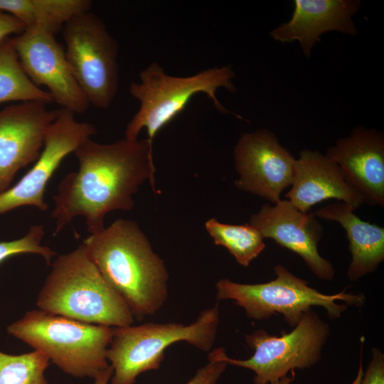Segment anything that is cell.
Segmentation results:
<instances>
[{"mask_svg":"<svg viewBox=\"0 0 384 384\" xmlns=\"http://www.w3.org/2000/svg\"><path fill=\"white\" fill-rule=\"evenodd\" d=\"M74 154L78 171L62 179L53 196L55 234L76 216L85 218L90 234L99 233L105 228L109 212L132 209V197L145 181L149 180L155 191L153 145L147 139L124 137L101 144L89 138Z\"/></svg>","mask_w":384,"mask_h":384,"instance_id":"cell-1","label":"cell"},{"mask_svg":"<svg viewBox=\"0 0 384 384\" xmlns=\"http://www.w3.org/2000/svg\"><path fill=\"white\" fill-rule=\"evenodd\" d=\"M82 244L135 319L140 321L163 306L169 294V272L135 221L117 219Z\"/></svg>","mask_w":384,"mask_h":384,"instance_id":"cell-2","label":"cell"},{"mask_svg":"<svg viewBox=\"0 0 384 384\" xmlns=\"http://www.w3.org/2000/svg\"><path fill=\"white\" fill-rule=\"evenodd\" d=\"M43 311L110 327L132 325L128 305L104 279L81 244L58 255L36 300Z\"/></svg>","mask_w":384,"mask_h":384,"instance_id":"cell-3","label":"cell"},{"mask_svg":"<svg viewBox=\"0 0 384 384\" xmlns=\"http://www.w3.org/2000/svg\"><path fill=\"white\" fill-rule=\"evenodd\" d=\"M6 331L44 353L70 375L95 378L110 366L107 350L112 327L31 310L9 324Z\"/></svg>","mask_w":384,"mask_h":384,"instance_id":"cell-4","label":"cell"},{"mask_svg":"<svg viewBox=\"0 0 384 384\" xmlns=\"http://www.w3.org/2000/svg\"><path fill=\"white\" fill-rule=\"evenodd\" d=\"M230 65L213 67L188 77L168 75L157 63H152L139 73V82H132L129 91L139 102V108L128 122L124 137L138 139L145 129L151 145L156 134L188 105L192 97L203 93L220 113H230L216 97L217 90H237Z\"/></svg>","mask_w":384,"mask_h":384,"instance_id":"cell-5","label":"cell"},{"mask_svg":"<svg viewBox=\"0 0 384 384\" xmlns=\"http://www.w3.org/2000/svg\"><path fill=\"white\" fill-rule=\"evenodd\" d=\"M219 326L218 305L200 313L196 320L181 323H145L112 327L107 358L113 369L111 384H134L138 375L156 370L173 343L184 341L204 351L213 348Z\"/></svg>","mask_w":384,"mask_h":384,"instance_id":"cell-6","label":"cell"},{"mask_svg":"<svg viewBox=\"0 0 384 384\" xmlns=\"http://www.w3.org/2000/svg\"><path fill=\"white\" fill-rule=\"evenodd\" d=\"M274 272L275 279L265 283L241 284L220 279L215 284L217 298L233 300L255 320L280 314L293 327L312 306H321L330 319H338L348 306L360 307L365 302L363 294L346 293L345 289L333 295L322 294L280 264L274 267Z\"/></svg>","mask_w":384,"mask_h":384,"instance_id":"cell-7","label":"cell"},{"mask_svg":"<svg viewBox=\"0 0 384 384\" xmlns=\"http://www.w3.org/2000/svg\"><path fill=\"white\" fill-rule=\"evenodd\" d=\"M62 31L66 58L78 85L90 105L107 109L119 87L117 41L91 11L70 20Z\"/></svg>","mask_w":384,"mask_h":384,"instance_id":"cell-8","label":"cell"},{"mask_svg":"<svg viewBox=\"0 0 384 384\" xmlns=\"http://www.w3.org/2000/svg\"><path fill=\"white\" fill-rule=\"evenodd\" d=\"M329 332L326 323L310 309L288 334L277 336L258 329L245 334L246 343L254 351L247 359L231 358L224 348L213 351L228 365L252 370L254 384H270L286 377L289 371L295 368L306 369L314 366L320 360Z\"/></svg>","mask_w":384,"mask_h":384,"instance_id":"cell-9","label":"cell"},{"mask_svg":"<svg viewBox=\"0 0 384 384\" xmlns=\"http://www.w3.org/2000/svg\"><path fill=\"white\" fill-rule=\"evenodd\" d=\"M95 133L92 124L77 121L73 112L60 109L47 131L38 160L14 186L0 195V214L22 206L46 210L44 193L51 176L66 156Z\"/></svg>","mask_w":384,"mask_h":384,"instance_id":"cell-10","label":"cell"},{"mask_svg":"<svg viewBox=\"0 0 384 384\" xmlns=\"http://www.w3.org/2000/svg\"><path fill=\"white\" fill-rule=\"evenodd\" d=\"M55 35L41 29H26L11 36L19 63L36 86H45L61 108L82 114L90 103L69 67L65 48Z\"/></svg>","mask_w":384,"mask_h":384,"instance_id":"cell-11","label":"cell"},{"mask_svg":"<svg viewBox=\"0 0 384 384\" xmlns=\"http://www.w3.org/2000/svg\"><path fill=\"white\" fill-rule=\"evenodd\" d=\"M235 167L239 177L234 183L239 190L257 195L273 204L290 186L296 159L267 129L243 133L234 150Z\"/></svg>","mask_w":384,"mask_h":384,"instance_id":"cell-12","label":"cell"},{"mask_svg":"<svg viewBox=\"0 0 384 384\" xmlns=\"http://www.w3.org/2000/svg\"><path fill=\"white\" fill-rule=\"evenodd\" d=\"M40 101L20 102L0 110V195L19 170L39 158L59 110Z\"/></svg>","mask_w":384,"mask_h":384,"instance_id":"cell-13","label":"cell"},{"mask_svg":"<svg viewBox=\"0 0 384 384\" xmlns=\"http://www.w3.org/2000/svg\"><path fill=\"white\" fill-rule=\"evenodd\" d=\"M249 224L263 238L272 239L299 255L319 279H333L335 270L332 264L318 250L323 227L312 213L302 212L289 201L280 199L273 206L264 204L250 217Z\"/></svg>","mask_w":384,"mask_h":384,"instance_id":"cell-14","label":"cell"},{"mask_svg":"<svg viewBox=\"0 0 384 384\" xmlns=\"http://www.w3.org/2000/svg\"><path fill=\"white\" fill-rule=\"evenodd\" d=\"M326 155L341 168L346 181L362 196L365 203L384 206V134L357 127L338 139Z\"/></svg>","mask_w":384,"mask_h":384,"instance_id":"cell-15","label":"cell"},{"mask_svg":"<svg viewBox=\"0 0 384 384\" xmlns=\"http://www.w3.org/2000/svg\"><path fill=\"white\" fill-rule=\"evenodd\" d=\"M291 18L270 33L280 43L298 41L303 53L309 58L321 36L337 31L354 36L357 33L353 16L359 10L358 0H294Z\"/></svg>","mask_w":384,"mask_h":384,"instance_id":"cell-16","label":"cell"},{"mask_svg":"<svg viewBox=\"0 0 384 384\" xmlns=\"http://www.w3.org/2000/svg\"><path fill=\"white\" fill-rule=\"evenodd\" d=\"M291 186L285 197L304 213L331 198L355 209L365 203L362 196L346 181L338 165L319 151L304 149L299 152Z\"/></svg>","mask_w":384,"mask_h":384,"instance_id":"cell-17","label":"cell"},{"mask_svg":"<svg viewBox=\"0 0 384 384\" xmlns=\"http://www.w3.org/2000/svg\"><path fill=\"white\" fill-rule=\"evenodd\" d=\"M355 210L337 201L312 213L316 218L338 222L346 230L351 254L347 276L352 282L374 272L384 260V228L363 220Z\"/></svg>","mask_w":384,"mask_h":384,"instance_id":"cell-18","label":"cell"},{"mask_svg":"<svg viewBox=\"0 0 384 384\" xmlns=\"http://www.w3.org/2000/svg\"><path fill=\"white\" fill-rule=\"evenodd\" d=\"M89 0H0V11L18 19L26 29L55 35L74 17L90 11Z\"/></svg>","mask_w":384,"mask_h":384,"instance_id":"cell-19","label":"cell"},{"mask_svg":"<svg viewBox=\"0 0 384 384\" xmlns=\"http://www.w3.org/2000/svg\"><path fill=\"white\" fill-rule=\"evenodd\" d=\"M40 101L53 102L48 91L33 84L24 73L11 36L0 43V103Z\"/></svg>","mask_w":384,"mask_h":384,"instance_id":"cell-20","label":"cell"},{"mask_svg":"<svg viewBox=\"0 0 384 384\" xmlns=\"http://www.w3.org/2000/svg\"><path fill=\"white\" fill-rule=\"evenodd\" d=\"M205 227L214 243L225 247L243 267H248L265 248L263 237L249 223L231 225L210 218Z\"/></svg>","mask_w":384,"mask_h":384,"instance_id":"cell-21","label":"cell"},{"mask_svg":"<svg viewBox=\"0 0 384 384\" xmlns=\"http://www.w3.org/2000/svg\"><path fill=\"white\" fill-rule=\"evenodd\" d=\"M50 359L34 351L21 355L0 351V384H48L45 371Z\"/></svg>","mask_w":384,"mask_h":384,"instance_id":"cell-22","label":"cell"},{"mask_svg":"<svg viewBox=\"0 0 384 384\" xmlns=\"http://www.w3.org/2000/svg\"><path fill=\"white\" fill-rule=\"evenodd\" d=\"M45 235L42 225H32L22 238L11 241L0 242V263L6 258L19 254L33 253L42 256L48 265H50L55 251L41 245Z\"/></svg>","mask_w":384,"mask_h":384,"instance_id":"cell-23","label":"cell"},{"mask_svg":"<svg viewBox=\"0 0 384 384\" xmlns=\"http://www.w3.org/2000/svg\"><path fill=\"white\" fill-rule=\"evenodd\" d=\"M208 361L186 384H216L228 364L211 351L208 352Z\"/></svg>","mask_w":384,"mask_h":384,"instance_id":"cell-24","label":"cell"},{"mask_svg":"<svg viewBox=\"0 0 384 384\" xmlns=\"http://www.w3.org/2000/svg\"><path fill=\"white\" fill-rule=\"evenodd\" d=\"M352 384H384V356L379 349H372L371 359L366 372L361 368Z\"/></svg>","mask_w":384,"mask_h":384,"instance_id":"cell-25","label":"cell"},{"mask_svg":"<svg viewBox=\"0 0 384 384\" xmlns=\"http://www.w3.org/2000/svg\"><path fill=\"white\" fill-rule=\"evenodd\" d=\"M25 30V26L18 19L0 11V43L11 35H19Z\"/></svg>","mask_w":384,"mask_h":384,"instance_id":"cell-26","label":"cell"},{"mask_svg":"<svg viewBox=\"0 0 384 384\" xmlns=\"http://www.w3.org/2000/svg\"><path fill=\"white\" fill-rule=\"evenodd\" d=\"M113 374V369L110 366L95 378L94 384H107Z\"/></svg>","mask_w":384,"mask_h":384,"instance_id":"cell-27","label":"cell"},{"mask_svg":"<svg viewBox=\"0 0 384 384\" xmlns=\"http://www.w3.org/2000/svg\"><path fill=\"white\" fill-rule=\"evenodd\" d=\"M294 373L293 374L292 377L286 376L277 381L272 382L270 384H290L292 381L294 380Z\"/></svg>","mask_w":384,"mask_h":384,"instance_id":"cell-28","label":"cell"}]
</instances>
